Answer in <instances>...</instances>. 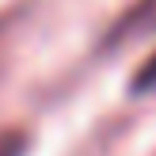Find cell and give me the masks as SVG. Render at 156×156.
I'll use <instances>...</instances> for the list:
<instances>
[{
	"instance_id": "6da1fadb",
	"label": "cell",
	"mask_w": 156,
	"mask_h": 156,
	"mask_svg": "<svg viewBox=\"0 0 156 156\" xmlns=\"http://www.w3.org/2000/svg\"><path fill=\"white\" fill-rule=\"evenodd\" d=\"M152 30H156V0H133V4L111 23V30L103 34V46L107 50H122V46L137 42V38L152 34Z\"/></svg>"
},
{
	"instance_id": "7a4b0ae2",
	"label": "cell",
	"mask_w": 156,
	"mask_h": 156,
	"mask_svg": "<svg viewBox=\"0 0 156 156\" xmlns=\"http://www.w3.org/2000/svg\"><path fill=\"white\" fill-rule=\"evenodd\" d=\"M129 91H133V95H141V91H156V50L141 61V69L133 73V84H129Z\"/></svg>"
},
{
	"instance_id": "3957f363",
	"label": "cell",
	"mask_w": 156,
	"mask_h": 156,
	"mask_svg": "<svg viewBox=\"0 0 156 156\" xmlns=\"http://www.w3.org/2000/svg\"><path fill=\"white\" fill-rule=\"evenodd\" d=\"M30 137L23 129H0V156H27Z\"/></svg>"
}]
</instances>
